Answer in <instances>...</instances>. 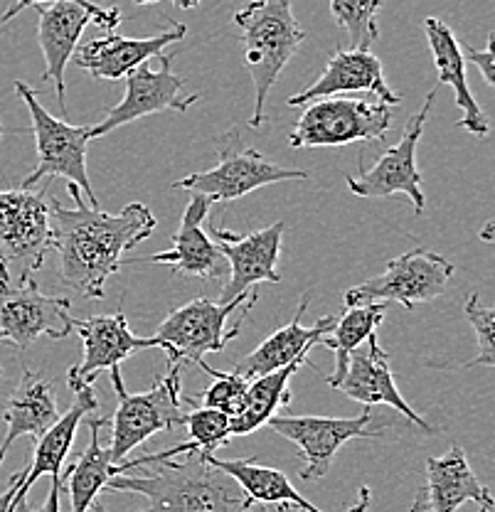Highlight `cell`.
<instances>
[{
	"instance_id": "cell-1",
	"label": "cell",
	"mask_w": 495,
	"mask_h": 512,
	"mask_svg": "<svg viewBox=\"0 0 495 512\" xmlns=\"http://www.w3.org/2000/svg\"><path fill=\"white\" fill-rule=\"evenodd\" d=\"M67 192L74 207L50 200L52 249L60 259V279L89 301H97L104 298L106 281L121 269V254L151 237L156 217L141 202L109 215L89 205L77 185L67 183Z\"/></svg>"
},
{
	"instance_id": "cell-2",
	"label": "cell",
	"mask_w": 495,
	"mask_h": 512,
	"mask_svg": "<svg viewBox=\"0 0 495 512\" xmlns=\"http://www.w3.org/2000/svg\"><path fill=\"white\" fill-rule=\"evenodd\" d=\"M109 490L143 495V512H242L247 495L227 473L217 471L202 453H188L185 461H161L153 476H116Z\"/></svg>"
},
{
	"instance_id": "cell-3",
	"label": "cell",
	"mask_w": 495,
	"mask_h": 512,
	"mask_svg": "<svg viewBox=\"0 0 495 512\" xmlns=\"http://www.w3.org/2000/svg\"><path fill=\"white\" fill-rule=\"evenodd\" d=\"M244 37V62L254 82V114L249 126L264 124V104L284 67L301 50L303 32L291 10V0H252L234 13Z\"/></svg>"
},
{
	"instance_id": "cell-4",
	"label": "cell",
	"mask_w": 495,
	"mask_h": 512,
	"mask_svg": "<svg viewBox=\"0 0 495 512\" xmlns=\"http://www.w3.org/2000/svg\"><path fill=\"white\" fill-rule=\"evenodd\" d=\"M183 365H168V372L153 382L148 392L131 394L126 392L124 380H121V367H111L109 377L116 392L114 419H111V441L109 453L114 466H119L126 456L146 444L151 436L161 431H173L183 426Z\"/></svg>"
},
{
	"instance_id": "cell-5",
	"label": "cell",
	"mask_w": 495,
	"mask_h": 512,
	"mask_svg": "<svg viewBox=\"0 0 495 512\" xmlns=\"http://www.w3.org/2000/svg\"><path fill=\"white\" fill-rule=\"evenodd\" d=\"M52 252V215L45 192L0 190V281H30Z\"/></svg>"
},
{
	"instance_id": "cell-6",
	"label": "cell",
	"mask_w": 495,
	"mask_h": 512,
	"mask_svg": "<svg viewBox=\"0 0 495 512\" xmlns=\"http://www.w3.org/2000/svg\"><path fill=\"white\" fill-rule=\"evenodd\" d=\"M257 298V288H249L232 303L195 298L170 311L156 330V338L165 345L168 365H183V360L200 362L205 360V355L225 350L227 343L237 338L242 330L244 316H239L232 325H227V318L237 311H252Z\"/></svg>"
},
{
	"instance_id": "cell-7",
	"label": "cell",
	"mask_w": 495,
	"mask_h": 512,
	"mask_svg": "<svg viewBox=\"0 0 495 512\" xmlns=\"http://www.w3.org/2000/svg\"><path fill=\"white\" fill-rule=\"evenodd\" d=\"M15 94L25 101L33 119V136L37 146V168L18 188L33 190L42 178H67V183L77 185L84 192L92 207H99L92 183L87 173V146L89 126H72L67 121L52 116L37 99L35 89L25 82H15Z\"/></svg>"
},
{
	"instance_id": "cell-8",
	"label": "cell",
	"mask_w": 495,
	"mask_h": 512,
	"mask_svg": "<svg viewBox=\"0 0 495 512\" xmlns=\"http://www.w3.org/2000/svg\"><path fill=\"white\" fill-rule=\"evenodd\" d=\"M217 153H220V160H217L215 168L178 180V183H173V190H188L193 195L207 197L210 202H230L259 188H266V185L308 178L306 170L286 168V165L274 163V160L254 151V148L244 146L237 128L217 138Z\"/></svg>"
},
{
	"instance_id": "cell-9",
	"label": "cell",
	"mask_w": 495,
	"mask_h": 512,
	"mask_svg": "<svg viewBox=\"0 0 495 512\" xmlns=\"http://www.w3.org/2000/svg\"><path fill=\"white\" fill-rule=\"evenodd\" d=\"M392 126V106L363 99H318L298 116L291 148H335L382 141Z\"/></svg>"
},
{
	"instance_id": "cell-10",
	"label": "cell",
	"mask_w": 495,
	"mask_h": 512,
	"mask_svg": "<svg viewBox=\"0 0 495 512\" xmlns=\"http://www.w3.org/2000/svg\"><path fill=\"white\" fill-rule=\"evenodd\" d=\"M456 266L446 256L429 249H412L385 266V271L343 293L345 308L367 303H399L412 311L419 303H429L446 291Z\"/></svg>"
},
{
	"instance_id": "cell-11",
	"label": "cell",
	"mask_w": 495,
	"mask_h": 512,
	"mask_svg": "<svg viewBox=\"0 0 495 512\" xmlns=\"http://www.w3.org/2000/svg\"><path fill=\"white\" fill-rule=\"evenodd\" d=\"M436 99V87L424 99L422 109L407 121L402 138L382 151L377 163L370 170L363 168V160H358V175H348V190L358 197H392L404 195L412 200L414 212L424 215L427 197L422 192V173L417 168V146L422 138L424 126L431 114V106Z\"/></svg>"
},
{
	"instance_id": "cell-12",
	"label": "cell",
	"mask_w": 495,
	"mask_h": 512,
	"mask_svg": "<svg viewBox=\"0 0 495 512\" xmlns=\"http://www.w3.org/2000/svg\"><path fill=\"white\" fill-rule=\"evenodd\" d=\"M37 42L45 55V72L42 79L55 84L57 101L62 109V121L67 119V87L65 69L72 55L77 52V42L89 23L104 30H114L121 23V10L116 5L99 8L97 3L77 5L69 0H57L50 5H37Z\"/></svg>"
},
{
	"instance_id": "cell-13",
	"label": "cell",
	"mask_w": 495,
	"mask_h": 512,
	"mask_svg": "<svg viewBox=\"0 0 495 512\" xmlns=\"http://www.w3.org/2000/svg\"><path fill=\"white\" fill-rule=\"evenodd\" d=\"M72 303L65 296H47L35 279L23 284L0 281V335L25 352L42 335L60 340L72 333Z\"/></svg>"
},
{
	"instance_id": "cell-14",
	"label": "cell",
	"mask_w": 495,
	"mask_h": 512,
	"mask_svg": "<svg viewBox=\"0 0 495 512\" xmlns=\"http://www.w3.org/2000/svg\"><path fill=\"white\" fill-rule=\"evenodd\" d=\"M210 232L215 237L212 242L225 254L227 266H230L220 303L237 301L242 293L259 284H279L281 276L276 264H279L281 242H284L286 232L284 222H274L252 234H234L230 229L212 224Z\"/></svg>"
},
{
	"instance_id": "cell-15",
	"label": "cell",
	"mask_w": 495,
	"mask_h": 512,
	"mask_svg": "<svg viewBox=\"0 0 495 512\" xmlns=\"http://www.w3.org/2000/svg\"><path fill=\"white\" fill-rule=\"evenodd\" d=\"M372 421V407H365L358 416L338 419V416H271L266 426L279 436L289 439L301 451L303 480L323 478L333 466L335 453L348 441L375 436L367 426Z\"/></svg>"
},
{
	"instance_id": "cell-16",
	"label": "cell",
	"mask_w": 495,
	"mask_h": 512,
	"mask_svg": "<svg viewBox=\"0 0 495 512\" xmlns=\"http://www.w3.org/2000/svg\"><path fill=\"white\" fill-rule=\"evenodd\" d=\"M173 55H161V69H151L146 64L136 67L126 77V94L114 109L106 111L97 126H89V141L106 136L116 128L143 119V116L161 114V111H188L198 94H183L185 79L173 74L170 69Z\"/></svg>"
},
{
	"instance_id": "cell-17",
	"label": "cell",
	"mask_w": 495,
	"mask_h": 512,
	"mask_svg": "<svg viewBox=\"0 0 495 512\" xmlns=\"http://www.w3.org/2000/svg\"><path fill=\"white\" fill-rule=\"evenodd\" d=\"M69 389L74 392L72 407H69L65 414H60V419L37 439L33 461L25 468L23 485H20L18 503L23 498H28L30 488H33L37 478H52L50 495H47L45 505L40 508L42 512H60V488L65 485V473H62L65 458L69 456V451H72L74 436H77V429L79 424H82L84 416L94 414L99 409V399L97 394H94L92 384H74V387Z\"/></svg>"
},
{
	"instance_id": "cell-18",
	"label": "cell",
	"mask_w": 495,
	"mask_h": 512,
	"mask_svg": "<svg viewBox=\"0 0 495 512\" xmlns=\"http://www.w3.org/2000/svg\"><path fill=\"white\" fill-rule=\"evenodd\" d=\"M72 333H77L79 340H82L84 357L79 365H74L67 372L69 387H74V384H92L97 372L121 367V362L129 360L133 352L138 350H165V345L156 335H151V338L133 335L121 311L111 313V316H92L84 320L74 318Z\"/></svg>"
},
{
	"instance_id": "cell-19",
	"label": "cell",
	"mask_w": 495,
	"mask_h": 512,
	"mask_svg": "<svg viewBox=\"0 0 495 512\" xmlns=\"http://www.w3.org/2000/svg\"><path fill=\"white\" fill-rule=\"evenodd\" d=\"M212 202L202 195H193V200L185 207L183 217H180V227L173 237V247L168 252L141 256V259L121 261L124 264H165L173 266L178 274L200 276L205 281H220L230 276V266H227L225 254L215 247L207 232L202 229V222L210 215Z\"/></svg>"
},
{
	"instance_id": "cell-20",
	"label": "cell",
	"mask_w": 495,
	"mask_h": 512,
	"mask_svg": "<svg viewBox=\"0 0 495 512\" xmlns=\"http://www.w3.org/2000/svg\"><path fill=\"white\" fill-rule=\"evenodd\" d=\"M335 389H340L345 397L353 399V402L365 404V407L387 404V407L397 409L404 419L417 424L422 431L434 434V426L414 412V409L404 402L402 394H399L395 375H392L390 355L382 350L380 340H377V333H372L370 338L365 340L363 350L358 348L350 352L348 370H345L343 380H340V384Z\"/></svg>"
},
{
	"instance_id": "cell-21",
	"label": "cell",
	"mask_w": 495,
	"mask_h": 512,
	"mask_svg": "<svg viewBox=\"0 0 495 512\" xmlns=\"http://www.w3.org/2000/svg\"><path fill=\"white\" fill-rule=\"evenodd\" d=\"M350 92L375 94L377 99L387 106H395L399 104V99H402V96L390 89V84H387L385 79V69H382V62L377 60L372 52L335 50L333 55L328 57V64L326 69H323L321 77H318L311 87L303 89L301 94L289 96L286 104L306 106L318 99H330V96L350 94Z\"/></svg>"
},
{
	"instance_id": "cell-22",
	"label": "cell",
	"mask_w": 495,
	"mask_h": 512,
	"mask_svg": "<svg viewBox=\"0 0 495 512\" xmlns=\"http://www.w3.org/2000/svg\"><path fill=\"white\" fill-rule=\"evenodd\" d=\"M183 23H173L156 37H124V35H106L89 40L87 45L79 47L72 55V62L79 69L92 74L94 79H126L136 67L146 64L153 57H161V52L173 42L183 40Z\"/></svg>"
},
{
	"instance_id": "cell-23",
	"label": "cell",
	"mask_w": 495,
	"mask_h": 512,
	"mask_svg": "<svg viewBox=\"0 0 495 512\" xmlns=\"http://www.w3.org/2000/svg\"><path fill=\"white\" fill-rule=\"evenodd\" d=\"M308 308V298H303L298 303L296 318L291 320L284 328L274 330L269 338L259 345L257 350H252L249 355H244L242 360L234 362V370L244 380H254V377L269 375V372L281 370V367L291 365V362L308 360V352L316 348L323 338L335 328L338 316H326L318 320L316 325H303L301 316Z\"/></svg>"
},
{
	"instance_id": "cell-24",
	"label": "cell",
	"mask_w": 495,
	"mask_h": 512,
	"mask_svg": "<svg viewBox=\"0 0 495 512\" xmlns=\"http://www.w3.org/2000/svg\"><path fill=\"white\" fill-rule=\"evenodd\" d=\"M60 419L55 389L42 372L23 370L18 387L10 394L0 421H5V436L0 441V466L10 446L23 436H33L37 441L55 421Z\"/></svg>"
},
{
	"instance_id": "cell-25",
	"label": "cell",
	"mask_w": 495,
	"mask_h": 512,
	"mask_svg": "<svg viewBox=\"0 0 495 512\" xmlns=\"http://www.w3.org/2000/svg\"><path fill=\"white\" fill-rule=\"evenodd\" d=\"M424 32H427V42L431 57H434V67H436V89L441 84H449L454 89V99L456 106L461 109V121L459 126L466 128L471 136L476 138H486L491 133V124H488L486 114L478 106L476 96L471 94L466 82V60L461 55V42L456 40L454 30L439 18H427L424 20Z\"/></svg>"
},
{
	"instance_id": "cell-26",
	"label": "cell",
	"mask_w": 495,
	"mask_h": 512,
	"mask_svg": "<svg viewBox=\"0 0 495 512\" xmlns=\"http://www.w3.org/2000/svg\"><path fill=\"white\" fill-rule=\"evenodd\" d=\"M427 512H456L463 503L483 505L493 500L486 485L468 466L461 446H451L444 456L427 458Z\"/></svg>"
},
{
	"instance_id": "cell-27",
	"label": "cell",
	"mask_w": 495,
	"mask_h": 512,
	"mask_svg": "<svg viewBox=\"0 0 495 512\" xmlns=\"http://www.w3.org/2000/svg\"><path fill=\"white\" fill-rule=\"evenodd\" d=\"M89 446L79 456V461L65 473L72 512H89L97 503V495L106 488L111 478L121 476L119 466L111 461L109 446L101 444V429L111 424V419L101 414L89 416Z\"/></svg>"
},
{
	"instance_id": "cell-28",
	"label": "cell",
	"mask_w": 495,
	"mask_h": 512,
	"mask_svg": "<svg viewBox=\"0 0 495 512\" xmlns=\"http://www.w3.org/2000/svg\"><path fill=\"white\" fill-rule=\"evenodd\" d=\"M202 456L212 468L227 473L254 503H294L308 512H323L313 503H308L279 468L262 466L254 458H230V461H225L215 453H202Z\"/></svg>"
},
{
	"instance_id": "cell-29",
	"label": "cell",
	"mask_w": 495,
	"mask_h": 512,
	"mask_svg": "<svg viewBox=\"0 0 495 512\" xmlns=\"http://www.w3.org/2000/svg\"><path fill=\"white\" fill-rule=\"evenodd\" d=\"M308 360L291 362V365L281 367V370L269 372V375L254 377L247 384V394H244V404L237 416L230 419V434L232 436H249L257 429L266 426L271 416H276L279 407L291 404V377L296 375L298 367L306 365Z\"/></svg>"
},
{
	"instance_id": "cell-30",
	"label": "cell",
	"mask_w": 495,
	"mask_h": 512,
	"mask_svg": "<svg viewBox=\"0 0 495 512\" xmlns=\"http://www.w3.org/2000/svg\"><path fill=\"white\" fill-rule=\"evenodd\" d=\"M387 311H390V303H367V306L348 308L338 318L335 328L321 340L323 348H328L335 355V370L328 375L330 387H338L345 370H348L350 352L358 350L372 333H377Z\"/></svg>"
},
{
	"instance_id": "cell-31",
	"label": "cell",
	"mask_w": 495,
	"mask_h": 512,
	"mask_svg": "<svg viewBox=\"0 0 495 512\" xmlns=\"http://www.w3.org/2000/svg\"><path fill=\"white\" fill-rule=\"evenodd\" d=\"M382 0H330V13L340 28L348 30L350 50L370 52L372 42L380 40L377 13Z\"/></svg>"
},
{
	"instance_id": "cell-32",
	"label": "cell",
	"mask_w": 495,
	"mask_h": 512,
	"mask_svg": "<svg viewBox=\"0 0 495 512\" xmlns=\"http://www.w3.org/2000/svg\"><path fill=\"white\" fill-rule=\"evenodd\" d=\"M198 365L207 372V375H212V384L200 394V399H185V402L193 404V407L200 404V407L205 409H215V412L227 414L230 419L237 416L244 404V394H247L249 380L239 377L237 372L215 370V367L207 365L205 360H200Z\"/></svg>"
},
{
	"instance_id": "cell-33",
	"label": "cell",
	"mask_w": 495,
	"mask_h": 512,
	"mask_svg": "<svg viewBox=\"0 0 495 512\" xmlns=\"http://www.w3.org/2000/svg\"><path fill=\"white\" fill-rule=\"evenodd\" d=\"M183 426L188 429L195 453H215L232 439L230 416L215 409L195 407L193 412L183 414Z\"/></svg>"
},
{
	"instance_id": "cell-34",
	"label": "cell",
	"mask_w": 495,
	"mask_h": 512,
	"mask_svg": "<svg viewBox=\"0 0 495 512\" xmlns=\"http://www.w3.org/2000/svg\"><path fill=\"white\" fill-rule=\"evenodd\" d=\"M466 320L471 323L473 333H476V357L468 362V367L495 365V311L491 306H483L481 296L476 291L468 293L466 306H463Z\"/></svg>"
},
{
	"instance_id": "cell-35",
	"label": "cell",
	"mask_w": 495,
	"mask_h": 512,
	"mask_svg": "<svg viewBox=\"0 0 495 512\" xmlns=\"http://www.w3.org/2000/svg\"><path fill=\"white\" fill-rule=\"evenodd\" d=\"M493 42H495V35L491 32V35H488L486 50H473V47H468V45L461 47L463 60L471 62L473 67H476L478 72L483 74V82H486L488 87H495V55H493Z\"/></svg>"
},
{
	"instance_id": "cell-36",
	"label": "cell",
	"mask_w": 495,
	"mask_h": 512,
	"mask_svg": "<svg viewBox=\"0 0 495 512\" xmlns=\"http://www.w3.org/2000/svg\"><path fill=\"white\" fill-rule=\"evenodd\" d=\"M23 478H25V468L23 471L15 473L13 478H10L8 488L0 493V512H13L15 505H18V495H20V485H23Z\"/></svg>"
},
{
	"instance_id": "cell-37",
	"label": "cell",
	"mask_w": 495,
	"mask_h": 512,
	"mask_svg": "<svg viewBox=\"0 0 495 512\" xmlns=\"http://www.w3.org/2000/svg\"><path fill=\"white\" fill-rule=\"evenodd\" d=\"M50 3H57V0H13V5H10L8 10L3 13V20L0 23H10V20L15 18L18 13H23L25 8H37V5H50ZM69 3H77V5H89L92 0H69Z\"/></svg>"
},
{
	"instance_id": "cell-38",
	"label": "cell",
	"mask_w": 495,
	"mask_h": 512,
	"mask_svg": "<svg viewBox=\"0 0 495 512\" xmlns=\"http://www.w3.org/2000/svg\"><path fill=\"white\" fill-rule=\"evenodd\" d=\"M242 512H308L298 508L294 503H254V500H247Z\"/></svg>"
},
{
	"instance_id": "cell-39",
	"label": "cell",
	"mask_w": 495,
	"mask_h": 512,
	"mask_svg": "<svg viewBox=\"0 0 495 512\" xmlns=\"http://www.w3.org/2000/svg\"><path fill=\"white\" fill-rule=\"evenodd\" d=\"M370 503H372V495H370V488H360V498H358V503L355 505H350L348 510L345 512H367V508H370Z\"/></svg>"
},
{
	"instance_id": "cell-40",
	"label": "cell",
	"mask_w": 495,
	"mask_h": 512,
	"mask_svg": "<svg viewBox=\"0 0 495 512\" xmlns=\"http://www.w3.org/2000/svg\"><path fill=\"white\" fill-rule=\"evenodd\" d=\"M136 5H153V3H161V0H133ZM173 5H178V8L183 10H190V8H198L200 0H170Z\"/></svg>"
},
{
	"instance_id": "cell-41",
	"label": "cell",
	"mask_w": 495,
	"mask_h": 512,
	"mask_svg": "<svg viewBox=\"0 0 495 512\" xmlns=\"http://www.w3.org/2000/svg\"><path fill=\"white\" fill-rule=\"evenodd\" d=\"M409 512H427V495H424V488L417 493V498H414Z\"/></svg>"
},
{
	"instance_id": "cell-42",
	"label": "cell",
	"mask_w": 495,
	"mask_h": 512,
	"mask_svg": "<svg viewBox=\"0 0 495 512\" xmlns=\"http://www.w3.org/2000/svg\"><path fill=\"white\" fill-rule=\"evenodd\" d=\"M13 512H42V510L33 508V505H28V498H23L18 505H15Z\"/></svg>"
},
{
	"instance_id": "cell-43",
	"label": "cell",
	"mask_w": 495,
	"mask_h": 512,
	"mask_svg": "<svg viewBox=\"0 0 495 512\" xmlns=\"http://www.w3.org/2000/svg\"><path fill=\"white\" fill-rule=\"evenodd\" d=\"M483 239H486V242H491L493 239V222H488L486 229H483Z\"/></svg>"
},
{
	"instance_id": "cell-44",
	"label": "cell",
	"mask_w": 495,
	"mask_h": 512,
	"mask_svg": "<svg viewBox=\"0 0 495 512\" xmlns=\"http://www.w3.org/2000/svg\"><path fill=\"white\" fill-rule=\"evenodd\" d=\"M478 508H481V512H495V503H493V500H488V503L478 505Z\"/></svg>"
},
{
	"instance_id": "cell-45",
	"label": "cell",
	"mask_w": 495,
	"mask_h": 512,
	"mask_svg": "<svg viewBox=\"0 0 495 512\" xmlns=\"http://www.w3.org/2000/svg\"><path fill=\"white\" fill-rule=\"evenodd\" d=\"M92 512H111V510L106 508V505H101V503H94V505H92Z\"/></svg>"
},
{
	"instance_id": "cell-46",
	"label": "cell",
	"mask_w": 495,
	"mask_h": 512,
	"mask_svg": "<svg viewBox=\"0 0 495 512\" xmlns=\"http://www.w3.org/2000/svg\"><path fill=\"white\" fill-rule=\"evenodd\" d=\"M0 138H3V121H0Z\"/></svg>"
},
{
	"instance_id": "cell-47",
	"label": "cell",
	"mask_w": 495,
	"mask_h": 512,
	"mask_svg": "<svg viewBox=\"0 0 495 512\" xmlns=\"http://www.w3.org/2000/svg\"><path fill=\"white\" fill-rule=\"evenodd\" d=\"M0 343H3V335H0Z\"/></svg>"
},
{
	"instance_id": "cell-48",
	"label": "cell",
	"mask_w": 495,
	"mask_h": 512,
	"mask_svg": "<svg viewBox=\"0 0 495 512\" xmlns=\"http://www.w3.org/2000/svg\"><path fill=\"white\" fill-rule=\"evenodd\" d=\"M0 375H3V370H0Z\"/></svg>"
}]
</instances>
